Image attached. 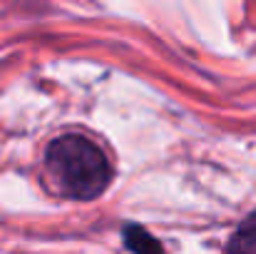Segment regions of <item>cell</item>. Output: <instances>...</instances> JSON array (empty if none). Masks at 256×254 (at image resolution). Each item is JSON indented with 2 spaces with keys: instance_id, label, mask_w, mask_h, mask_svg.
Returning a JSON list of instances; mask_svg holds the SVG:
<instances>
[{
  "instance_id": "cell-3",
  "label": "cell",
  "mask_w": 256,
  "mask_h": 254,
  "mask_svg": "<svg viewBox=\"0 0 256 254\" xmlns=\"http://www.w3.org/2000/svg\"><path fill=\"white\" fill-rule=\"evenodd\" d=\"M124 242H127V247L134 254H164L162 252V244L147 229L134 227V224L124 229Z\"/></svg>"
},
{
  "instance_id": "cell-2",
  "label": "cell",
  "mask_w": 256,
  "mask_h": 254,
  "mask_svg": "<svg viewBox=\"0 0 256 254\" xmlns=\"http://www.w3.org/2000/svg\"><path fill=\"white\" fill-rule=\"evenodd\" d=\"M229 254H256V212L239 224V229L229 239Z\"/></svg>"
},
{
  "instance_id": "cell-1",
  "label": "cell",
  "mask_w": 256,
  "mask_h": 254,
  "mask_svg": "<svg viewBox=\"0 0 256 254\" xmlns=\"http://www.w3.org/2000/svg\"><path fill=\"white\" fill-rule=\"evenodd\" d=\"M48 169L70 199H94L112 182V165L87 137L65 135L48 147Z\"/></svg>"
}]
</instances>
